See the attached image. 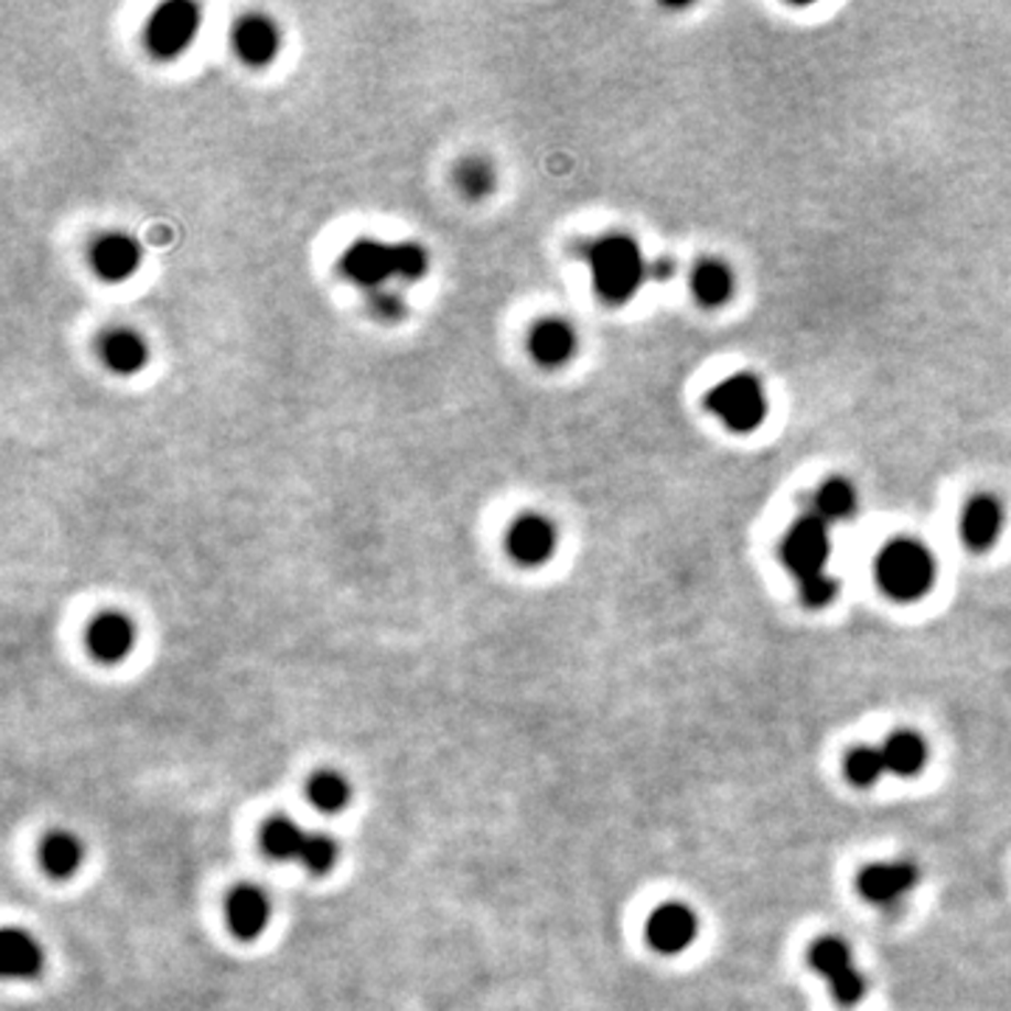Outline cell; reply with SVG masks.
Listing matches in <instances>:
<instances>
[{
    "instance_id": "6da1fadb",
    "label": "cell",
    "mask_w": 1011,
    "mask_h": 1011,
    "mask_svg": "<svg viewBox=\"0 0 1011 1011\" xmlns=\"http://www.w3.org/2000/svg\"><path fill=\"white\" fill-rule=\"evenodd\" d=\"M430 256L416 243L357 239L341 259V273L363 290H383L388 281H416L428 273Z\"/></svg>"
},
{
    "instance_id": "7a4b0ae2",
    "label": "cell",
    "mask_w": 1011,
    "mask_h": 1011,
    "mask_svg": "<svg viewBox=\"0 0 1011 1011\" xmlns=\"http://www.w3.org/2000/svg\"><path fill=\"white\" fill-rule=\"evenodd\" d=\"M588 265L593 276V290L610 306L633 301L649 273L641 245L627 234H607L590 243Z\"/></svg>"
},
{
    "instance_id": "3957f363",
    "label": "cell",
    "mask_w": 1011,
    "mask_h": 1011,
    "mask_svg": "<svg viewBox=\"0 0 1011 1011\" xmlns=\"http://www.w3.org/2000/svg\"><path fill=\"white\" fill-rule=\"evenodd\" d=\"M874 577L882 593L894 602H916L927 596L936 582V557L925 542L896 537L876 553Z\"/></svg>"
},
{
    "instance_id": "277c9868",
    "label": "cell",
    "mask_w": 1011,
    "mask_h": 1011,
    "mask_svg": "<svg viewBox=\"0 0 1011 1011\" xmlns=\"http://www.w3.org/2000/svg\"><path fill=\"white\" fill-rule=\"evenodd\" d=\"M711 410L731 433H753L767 419V391L756 374L739 372L713 385L706 399Z\"/></svg>"
},
{
    "instance_id": "5b68a950",
    "label": "cell",
    "mask_w": 1011,
    "mask_h": 1011,
    "mask_svg": "<svg viewBox=\"0 0 1011 1011\" xmlns=\"http://www.w3.org/2000/svg\"><path fill=\"white\" fill-rule=\"evenodd\" d=\"M831 557V534L820 517L813 512L800 515L789 526L782 540V562L798 582L826 573V562Z\"/></svg>"
},
{
    "instance_id": "8992f818",
    "label": "cell",
    "mask_w": 1011,
    "mask_h": 1011,
    "mask_svg": "<svg viewBox=\"0 0 1011 1011\" xmlns=\"http://www.w3.org/2000/svg\"><path fill=\"white\" fill-rule=\"evenodd\" d=\"M200 32V9L189 0H169L147 23V49L158 60H174L194 43Z\"/></svg>"
},
{
    "instance_id": "52a82bcc",
    "label": "cell",
    "mask_w": 1011,
    "mask_h": 1011,
    "mask_svg": "<svg viewBox=\"0 0 1011 1011\" xmlns=\"http://www.w3.org/2000/svg\"><path fill=\"white\" fill-rule=\"evenodd\" d=\"M809 964L818 975H824L829 983L831 994L840 1005H854L860 1003L865 994V978L860 975V969L851 961V953L846 947L843 938L838 936H824L809 947Z\"/></svg>"
},
{
    "instance_id": "ba28073f",
    "label": "cell",
    "mask_w": 1011,
    "mask_h": 1011,
    "mask_svg": "<svg viewBox=\"0 0 1011 1011\" xmlns=\"http://www.w3.org/2000/svg\"><path fill=\"white\" fill-rule=\"evenodd\" d=\"M506 551L523 568H540L557 551V526L537 512L517 515L506 531Z\"/></svg>"
},
{
    "instance_id": "9c48e42d",
    "label": "cell",
    "mask_w": 1011,
    "mask_h": 1011,
    "mask_svg": "<svg viewBox=\"0 0 1011 1011\" xmlns=\"http://www.w3.org/2000/svg\"><path fill=\"white\" fill-rule=\"evenodd\" d=\"M697 931H700V922H697L695 911L680 905V902H666V905L655 907L646 918V942L660 956L682 953L695 942Z\"/></svg>"
},
{
    "instance_id": "30bf717a",
    "label": "cell",
    "mask_w": 1011,
    "mask_h": 1011,
    "mask_svg": "<svg viewBox=\"0 0 1011 1011\" xmlns=\"http://www.w3.org/2000/svg\"><path fill=\"white\" fill-rule=\"evenodd\" d=\"M918 882V869L911 860L871 862L857 876V891L874 905H894Z\"/></svg>"
},
{
    "instance_id": "8fae6325",
    "label": "cell",
    "mask_w": 1011,
    "mask_h": 1011,
    "mask_svg": "<svg viewBox=\"0 0 1011 1011\" xmlns=\"http://www.w3.org/2000/svg\"><path fill=\"white\" fill-rule=\"evenodd\" d=\"M87 652L99 664H121L138 641V630L125 613H99L87 624Z\"/></svg>"
},
{
    "instance_id": "7c38bea8",
    "label": "cell",
    "mask_w": 1011,
    "mask_h": 1011,
    "mask_svg": "<svg viewBox=\"0 0 1011 1011\" xmlns=\"http://www.w3.org/2000/svg\"><path fill=\"white\" fill-rule=\"evenodd\" d=\"M225 918L236 938L254 942L267 931L270 918H273V902L270 896L256 885H239L228 894L225 902Z\"/></svg>"
},
{
    "instance_id": "4fadbf2b",
    "label": "cell",
    "mask_w": 1011,
    "mask_h": 1011,
    "mask_svg": "<svg viewBox=\"0 0 1011 1011\" xmlns=\"http://www.w3.org/2000/svg\"><path fill=\"white\" fill-rule=\"evenodd\" d=\"M1000 531H1003V506L992 495H975L972 501L964 503L961 520H958V534L961 542L972 553H983L994 548Z\"/></svg>"
},
{
    "instance_id": "5bb4252c",
    "label": "cell",
    "mask_w": 1011,
    "mask_h": 1011,
    "mask_svg": "<svg viewBox=\"0 0 1011 1011\" xmlns=\"http://www.w3.org/2000/svg\"><path fill=\"white\" fill-rule=\"evenodd\" d=\"M281 32L279 25L265 14H245L234 25V51L250 68H265L279 56Z\"/></svg>"
},
{
    "instance_id": "9a60e30c",
    "label": "cell",
    "mask_w": 1011,
    "mask_h": 1011,
    "mask_svg": "<svg viewBox=\"0 0 1011 1011\" xmlns=\"http://www.w3.org/2000/svg\"><path fill=\"white\" fill-rule=\"evenodd\" d=\"M90 265H94V273L99 279L112 281H127L130 276L138 273V267H141V245L132 239L130 234H121V230H112V234L99 236L90 248Z\"/></svg>"
},
{
    "instance_id": "2e32d148",
    "label": "cell",
    "mask_w": 1011,
    "mask_h": 1011,
    "mask_svg": "<svg viewBox=\"0 0 1011 1011\" xmlns=\"http://www.w3.org/2000/svg\"><path fill=\"white\" fill-rule=\"evenodd\" d=\"M528 352L531 361L542 368L564 366L577 352V330L562 318L537 321L528 332Z\"/></svg>"
},
{
    "instance_id": "e0dca14e",
    "label": "cell",
    "mask_w": 1011,
    "mask_h": 1011,
    "mask_svg": "<svg viewBox=\"0 0 1011 1011\" xmlns=\"http://www.w3.org/2000/svg\"><path fill=\"white\" fill-rule=\"evenodd\" d=\"M99 357L112 374L118 377H132V374L141 372L150 361V346L138 335L136 330H127V326H116V330L105 332L99 341Z\"/></svg>"
},
{
    "instance_id": "ac0fdd59",
    "label": "cell",
    "mask_w": 1011,
    "mask_h": 1011,
    "mask_svg": "<svg viewBox=\"0 0 1011 1011\" xmlns=\"http://www.w3.org/2000/svg\"><path fill=\"white\" fill-rule=\"evenodd\" d=\"M0 969L9 980H32L43 969V947L32 933L7 927L0 936Z\"/></svg>"
},
{
    "instance_id": "d6986e66",
    "label": "cell",
    "mask_w": 1011,
    "mask_h": 1011,
    "mask_svg": "<svg viewBox=\"0 0 1011 1011\" xmlns=\"http://www.w3.org/2000/svg\"><path fill=\"white\" fill-rule=\"evenodd\" d=\"M691 295L706 310L728 304L733 295L731 267L720 259H702L691 267Z\"/></svg>"
},
{
    "instance_id": "ffe728a7",
    "label": "cell",
    "mask_w": 1011,
    "mask_h": 1011,
    "mask_svg": "<svg viewBox=\"0 0 1011 1011\" xmlns=\"http://www.w3.org/2000/svg\"><path fill=\"white\" fill-rule=\"evenodd\" d=\"M82 860H85V846L76 838L74 831L56 829L51 831L49 838H43L40 843V862L56 880H68L79 871Z\"/></svg>"
},
{
    "instance_id": "44dd1931",
    "label": "cell",
    "mask_w": 1011,
    "mask_h": 1011,
    "mask_svg": "<svg viewBox=\"0 0 1011 1011\" xmlns=\"http://www.w3.org/2000/svg\"><path fill=\"white\" fill-rule=\"evenodd\" d=\"M888 773H896L902 778H911L922 773L927 764V742L913 731H896L885 739L882 745Z\"/></svg>"
},
{
    "instance_id": "7402d4cb",
    "label": "cell",
    "mask_w": 1011,
    "mask_h": 1011,
    "mask_svg": "<svg viewBox=\"0 0 1011 1011\" xmlns=\"http://www.w3.org/2000/svg\"><path fill=\"white\" fill-rule=\"evenodd\" d=\"M857 490L846 478H829L815 490L813 495V515L820 517L826 526L846 523L857 515Z\"/></svg>"
},
{
    "instance_id": "603a6c76",
    "label": "cell",
    "mask_w": 1011,
    "mask_h": 1011,
    "mask_svg": "<svg viewBox=\"0 0 1011 1011\" xmlns=\"http://www.w3.org/2000/svg\"><path fill=\"white\" fill-rule=\"evenodd\" d=\"M306 835L310 831L299 820L279 815V818L267 820L265 829H261V849L273 860H299L301 849L306 843Z\"/></svg>"
},
{
    "instance_id": "cb8c5ba5",
    "label": "cell",
    "mask_w": 1011,
    "mask_h": 1011,
    "mask_svg": "<svg viewBox=\"0 0 1011 1011\" xmlns=\"http://www.w3.org/2000/svg\"><path fill=\"white\" fill-rule=\"evenodd\" d=\"M306 798L312 807L323 815H337L348 807L352 800V784L346 782L343 773L337 770H321L306 784Z\"/></svg>"
},
{
    "instance_id": "d4e9b609",
    "label": "cell",
    "mask_w": 1011,
    "mask_h": 1011,
    "mask_svg": "<svg viewBox=\"0 0 1011 1011\" xmlns=\"http://www.w3.org/2000/svg\"><path fill=\"white\" fill-rule=\"evenodd\" d=\"M846 778H849L854 787H874L876 782L882 778V773H888L885 767V756H882V748H871V745H860L854 751H849L846 756Z\"/></svg>"
},
{
    "instance_id": "484cf974",
    "label": "cell",
    "mask_w": 1011,
    "mask_h": 1011,
    "mask_svg": "<svg viewBox=\"0 0 1011 1011\" xmlns=\"http://www.w3.org/2000/svg\"><path fill=\"white\" fill-rule=\"evenodd\" d=\"M455 186L470 200L490 197L495 189V169L484 158H466L455 166Z\"/></svg>"
},
{
    "instance_id": "4316f807",
    "label": "cell",
    "mask_w": 1011,
    "mask_h": 1011,
    "mask_svg": "<svg viewBox=\"0 0 1011 1011\" xmlns=\"http://www.w3.org/2000/svg\"><path fill=\"white\" fill-rule=\"evenodd\" d=\"M337 857H341V846H337V840L332 838V835L310 831V835H306L304 849H301L299 862L306 871H310V874L321 876V874H330V871L335 869Z\"/></svg>"
},
{
    "instance_id": "83f0119b",
    "label": "cell",
    "mask_w": 1011,
    "mask_h": 1011,
    "mask_svg": "<svg viewBox=\"0 0 1011 1011\" xmlns=\"http://www.w3.org/2000/svg\"><path fill=\"white\" fill-rule=\"evenodd\" d=\"M798 590H800V602L807 604L809 610H824V607H829L835 599H838L840 582L831 577L829 571H826V573H818V577L798 582Z\"/></svg>"
},
{
    "instance_id": "f1b7e54d",
    "label": "cell",
    "mask_w": 1011,
    "mask_h": 1011,
    "mask_svg": "<svg viewBox=\"0 0 1011 1011\" xmlns=\"http://www.w3.org/2000/svg\"><path fill=\"white\" fill-rule=\"evenodd\" d=\"M368 304H372L374 315L383 318V321H397V318L405 315V301L399 299L397 292L388 290V287H383V290H374L372 299H368Z\"/></svg>"
},
{
    "instance_id": "f546056e",
    "label": "cell",
    "mask_w": 1011,
    "mask_h": 1011,
    "mask_svg": "<svg viewBox=\"0 0 1011 1011\" xmlns=\"http://www.w3.org/2000/svg\"><path fill=\"white\" fill-rule=\"evenodd\" d=\"M671 270H675V261H669V259H660L649 267L652 279H669Z\"/></svg>"
}]
</instances>
